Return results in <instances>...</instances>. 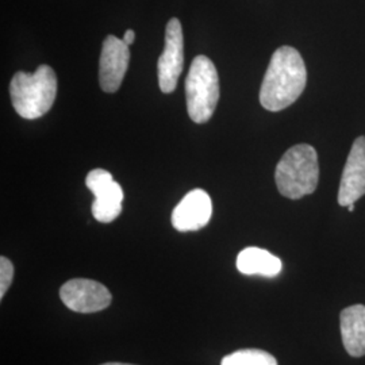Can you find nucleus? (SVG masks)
Listing matches in <instances>:
<instances>
[{
  "instance_id": "1",
  "label": "nucleus",
  "mask_w": 365,
  "mask_h": 365,
  "mask_svg": "<svg viewBox=\"0 0 365 365\" xmlns=\"http://www.w3.org/2000/svg\"><path fill=\"white\" fill-rule=\"evenodd\" d=\"M307 71L300 53L291 46L274 51L260 88V103L268 111H282L298 101L306 88Z\"/></svg>"
},
{
  "instance_id": "2",
  "label": "nucleus",
  "mask_w": 365,
  "mask_h": 365,
  "mask_svg": "<svg viewBox=\"0 0 365 365\" xmlns=\"http://www.w3.org/2000/svg\"><path fill=\"white\" fill-rule=\"evenodd\" d=\"M11 103L21 117H43L57 96V76L49 66H41L34 73L16 72L10 83Z\"/></svg>"
},
{
  "instance_id": "3",
  "label": "nucleus",
  "mask_w": 365,
  "mask_h": 365,
  "mask_svg": "<svg viewBox=\"0 0 365 365\" xmlns=\"http://www.w3.org/2000/svg\"><path fill=\"white\" fill-rule=\"evenodd\" d=\"M274 182L279 192L288 199L313 194L319 182L317 150L307 144L289 148L276 165Z\"/></svg>"
},
{
  "instance_id": "4",
  "label": "nucleus",
  "mask_w": 365,
  "mask_h": 365,
  "mask_svg": "<svg viewBox=\"0 0 365 365\" xmlns=\"http://www.w3.org/2000/svg\"><path fill=\"white\" fill-rule=\"evenodd\" d=\"M187 111L195 123H206L220 101V78L214 63L196 56L185 78Z\"/></svg>"
},
{
  "instance_id": "5",
  "label": "nucleus",
  "mask_w": 365,
  "mask_h": 365,
  "mask_svg": "<svg viewBox=\"0 0 365 365\" xmlns=\"http://www.w3.org/2000/svg\"><path fill=\"white\" fill-rule=\"evenodd\" d=\"M86 185L95 200L92 203V215L98 222L110 223L122 212L123 190L108 170H93L86 178Z\"/></svg>"
},
{
  "instance_id": "6",
  "label": "nucleus",
  "mask_w": 365,
  "mask_h": 365,
  "mask_svg": "<svg viewBox=\"0 0 365 365\" xmlns=\"http://www.w3.org/2000/svg\"><path fill=\"white\" fill-rule=\"evenodd\" d=\"M184 64V38L182 24L172 18L165 27V46L158 58V86L164 93H170L178 87Z\"/></svg>"
},
{
  "instance_id": "7",
  "label": "nucleus",
  "mask_w": 365,
  "mask_h": 365,
  "mask_svg": "<svg viewBox=\"0 0 365 365\" xmlns=\"http://www.w3.org/2000/svg\"><path fill=\"white\" fill-rule=\"evenodd\" d=\"M60 298L71 312L98 313L111 304V292L91 279H72L60 288Z\"/></svg>"
},
{
  "instance_id": "8",
  "label": "nucleus",
  "mask_w": 365,
  "mask_h": 365,
  "mask_svg": "<svg viewBox=\"0 0 365 365\" xmlns=\"http://www.w3.org/2000/svg\"><path fill=\"white\" fill-rule=\"evenodd\" d=\"M129 60L130 51L123 39L107 36L99 61V84L103 91L114 93L119 90L126 75Z\"/></svg>"
},
{
  "instance_id": "9",
  "label": "nucleus",
  "mask_w": 365,
  "mask_h": 365,
  "mask_svg": "<svg viewBox=\"0 0 365 365\" xmlns=\"http://www.w3.org/2000/svg\"><path fill=\"white\" fill-rule=\"evenodd\" d=\"M212 217V202L205 190L196 188L182 197L172 211V226L178 232H196L203 229Z\"/></svg>"
},
{
  "instance_id": "10",
  "label": "nucleus",
  "mask_w": 365,
  "mask_h": 365,
  "mask_svg": "<svg viewBox=\"0 0 365 365\" xmlns=\"http://www.w3.org/2000/svg\"><path fill=\"white\" fill-rule=\"evenodd\" d=\"M365 195V137L353 143L345 168L341 176L339 205L348 207Z\"/></svg>"
},
{
  "instance_id": "11",
  "label": "nucleus",
  "mask_w": 365,
  "mask_h": 365,
  "mask_svg": "<svg viewBox=\"0 0 365 365\" xmlns=\"http://www.w3.org/2000/svg\"><path fill=\"white\" fill-rule=\"evenodd\" d=\"M342 344L352 357L365 354V306L354 304L346 307L339 315Z\"/></svg>"
},
{
  "instance_id": "12",
  "label": "nucleus",
  "mask_w": 365,
  "mask_h": 365,
  "mask_svg": "<svg viewBox=\"0 0 365 365\" xmlns=\"http://www.w3.org/2000/svg\"><path fill=\"white\" fill-rule=\"evenodd\" d=\"M237 269L244 274H260L274 277L282 272V261L265 249H244L237 257Z\"/></svg>"
},
{
  "instance_id": "13",
  "label": "nucleus",
  "mask_w": 365,
  "mask_h": 365,
  "mask_svg": "<svg viewBox=\"0 0 365 365\" xmlns=\"http://www.w3.org/2000/svg\"><path fill=\"white\" fill-rule=\"evenodd\" d=\"M221 365H277L271 353L261 349H241L222 359Z\"/></svg>"
},
{
  "instance_id": "14",
  "label": "nucleus",
  "mask_w": 365,
  "mask_h": 365,
  "mask_svg": "<svg viewBox=\"0 0 365 365\" xmlns=\"http://www.w3.org/2000/svg\"><path fill=\"white\" fill-rule=\"evenodd\" d=\"M14 279V265L7 257H0V299L4 298L6 292L11 286Z\"/></svg>"
},
{
  "instance_id": "15",
  "label": "nucleus",
  "mask_w": 365,
  "mask_h": 365,
  "mask_svg": "<svg viewBox=\"0 0 365 365\" xmlns=\"http://www.w3.org/2000/svg\"><path fill=\"white\" fill-rule=\"evenodd\" d=\"M134 39H135V33H134V30L129 29V30L125 33V36H123V42H125L128 46H130L131 43L134 42Z\"/></svg>"
},
{
  "instance_id": "16",
  "label": "nucleus",
  "mask_w": 365,
  "mask_h": 365,
  "mask_svg": "<svg viewBox=\"0 0 365 365\" xmlns=\"http://www.w3.org/2000/svg\"><path fill=\"white\" fill-rule=\"evenodd\" d=\"M102 365H133V364H122V363H106V364Z\"/></svg>"
},
{
  "instance_id": "17",
  "label": "nucleus",
  "mask_w": 365,
  "mask_h": 365,
  "mask_svg": "<svg viewBox=\"0 0 365 365\" xmlns=\"http://www.w3.org/2000/svg\"><path fill=\"white\" fill-rule=\"evenodd\" d=\"M348 210H349L351 212H353V211H354V203H353V205H349V206H348Z\"/></svg>"
}]
</instances>
